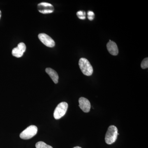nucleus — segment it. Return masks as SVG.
I'll return each mask as SVG.
<instances>
[{
  "mask_svg": "<svg viewBox=\"0 0 148 148\" xmlns=\"http://www.w3.org/2000/svg\"><path fill=\"white\" fill-rule=\"evenodd\" d=\"M119 135L117 127L114 125L109 126L105 137L106 143L108 145H112L116 141Z\"/></svg>",
  "mask_w": 148,
  "mask_h": 148,
  "instance_id": "f257e3e1",
  "label": "nucleus"
},
{
  "mask_svg": "<svg viewBox=\"0 0 148 148\" xmlns=\"http://www.w3.org/2000/svg\"><path fill=\"white\" fill-rule=\"evenodd\" d=\"M36 148H53L51 146L48 145L47 144L41 141L38 142L36 144Z\"/></svg>",
  "mask_w": 148,
  "mask_h": 148,
  "instance_id": "9b49d317",
  "label": "nucleus"
},
{
  "mask_svg": "<svg viewBox=\"0 0 148 148\" xmlns=\"http://www.w3.org/2000/svg\"><path fill=\"white\" fill-rule=\"evenodd\" d=\"M73 148H82L80 147H74Z\"/></svg>",
  "mask_w": 148,
  "mask_h": 148,
  "instance_id": "2eb2a0df",
  "label": "nucleus"
},
{
  "mask_svg": "<svg viewBox=\"0 0 148 148\" xmlns=\"http://www.w3.org/2000/svg\"><path fill=\"white\" fill-rule=\"evenodd\" d=\"M86 15V13L85 12L82 11H79L77 13V15L79 19H82V20L85 19Z\"/></svg>",
  "mask_w": 148,
  "mask_h": 148,
  "instance_id": "f8f14e48",
  "label": "nucleus"
},
{
  "mask_svg": "<svg viewBox=\"0 0 148 148\" xmlns=\"http://www.w3.org/2000/svg\"><path fill=\"white\" fill-rule=\"evenodd\" d=\"M88 14V18L90 21H92L94 18V16H95V14L94 12L92 11H88L87 13Z\"/></svg>",
  "mask_w": 148,
  "mask_h": 148,
  "instance_id": "4468645a",
  "label": "nucleus"
},
{
  "mask_svg": "<svg viewBox=\"0 0 148 148\" xmlns=\"http://www.w3.org/2000/svg\"><path fill=\"white\" fill-rule=\"evenodd\" d=\"M68 108V104L66 102L59 103L56 107L53 113V116L56 119H59L64 116Z\"/></svg>",
  "mask_w": 148,
  "mask_h": 148,
  "instance_id": "7ed1b4c3",
  "label": "nucleus"
},
{
  "mask_svg": "<svg viewBox=\"0 0 148 148\" xmlns=\"http://www.w3.org/2000/svg\"><path fill=\"white\" fill-rule=\"evenodd\" d=\"M107 49L109 53L112 55L116 56L119 53V49L115 42L110 40L107 45Z\"/></svg>",
  "mask_w": 148,
  "mask_h": 148,
  "instance_id": "1a4fd4ad",
  "label": "nucleus"
},
{
  "mask_svg": "<svg viewBox=\"0 0 148 148\" xmlns=\"http://www.w3.org/2000/svg\"><path fill=\"white\" fill-rule=\"evenodd\" d=\"M26 50V46L23 42L18 44L17 47L14 48L12 50V55L16 58L21 57Z\"/></svg>",
  "mask_w": 148,
  "mask_h": 148,
  "instance_id": "0eeeda50",
  "label": "nucleus"
},
{
  "mask_svg": "<svg viewBox=\"0 0 148 148\" xmlns=\"http://www.w3.org/2000/svg\"><path fill=\"white\" fill-rule=\"evenodd\" d=\"M141 68L143 69H147L148 67V58H146L143 60L141 64Z\"/></svg>",
  "mask_w": 148,
  "mask_h": 148,
  "instance_id": "ddd939ff",
  "label": "nucleus"
},
{
  "mask_svg": "<svg viewBox=\"0 0 148 148\" xmlns=\"http://www.w3.org/2000/svg\"><path fill=\"white\" fill-rule=\"evenodd\" d=\"M80 69L84 75L89 76L93 73V69L90 62L86 58H81L79 62Z\"/></svg>",
  "mask_w": 148,
  "mask_h": 148,
  "instance_id": "f03ea898",
  "label": "nucleus"
},
{
  "mask_svg": "<svg viewBox=\"0 0 148 148\" xmlns=\"http://www.w3.org/2000/svg\"><path fill=\"white\" fill-rule=\"evenodd\" d=\"M38 10L40 13L46 14L53 12L54 11V8L49 3L42 2L38 4Z\"/></svg>",
  "mask_w": 148,
  "mask_h": 148,
  "instance_id": "39448f33",
  "label": "nucleus"
},
{
  "mask_svg": "<svg viewBox=\"0 0 148 148\" xmlns=\"http://www.w3.org/2000/svg\"><path fill=\"white\" fill-rule=\"evenodd\" d=\"M46 72L50 76L55 84L58 83V75L57 73L54 70L51 68H47L45 70Z\"/></svg>",
  "mask_w": 148,
  "mask_h": 148,
  "instance_id": "9d476101",
  "label": "nucleus"
},
{
  "mask_svg": "<svg viewBox=\"0 0 148 148\" xmlns=\"http://www.w3.org/2000/svg\"><path fill=\"white\" fill-rule=\"evenodd\" d=\"M38 37L40 41L48 47H53L55 46V43L54 41L46 34H40Z\"/></svg>",
  "mask_w": 148,
  "mask_h": 148,
  "instance_id": "423d86ee",
  "label": "nucleus"
},
{
  "mask_svg": "<svg viewBox=\"0 0 148 148\" xmlns=\"http://www.w3.org/2000/svg\"><path fill=\"white\" fill-rule=\"evenodd\" d=\"M1 11L0 10V18H1Z\"/></svg>",
  "mask_w": 148,
  "mask_h": 148,
  "instance_id": "dca6fc26",
  "label": "nucleus"
},
{
  "mask_svg": "<svg viewBox=\"0 0 148 148\" xmlns=\"http://www.w3.org/2000/svg\"><path fill=\"white\" fill-rule=\"evenodd\" d=\"M79 107L84 112L88 113L90 110V103L89 101L86 98L81 97L79 100Z\"/></svg>",
  "mask_w": 148,
  "mask_h": 148,
  "instance_id": "6e6552de",
  "label": "nucleus"
},
{
  "mask_svg": "<svg viewBox=\"0 0 148 148\" xmlns=\"http://www.w3.org/2000/svg\"><path fill=\"white\" fill-rule=\"evenodd\" d=\"M38 128L34 125H30L20 133V138L23 140H29L36 135Z\"/></svg>",
  "mask_w": 148,
  "mask_h": 148,
  "instance_id": "20e7f679",
  "label": "nucleus"
}]
</instances>
